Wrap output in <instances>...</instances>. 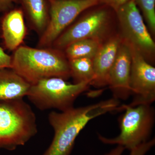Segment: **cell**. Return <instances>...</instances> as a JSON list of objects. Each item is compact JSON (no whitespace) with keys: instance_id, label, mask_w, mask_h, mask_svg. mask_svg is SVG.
<instances>
[{"instance_id":"cell-1","label":"cell","mask_w":155,"mask_h":155,"mask_svg":"<svg viewBox=\"0 0 155 155\" xmlns=\"http://www.w3.org/2000/svg\"><path fill=\"white\" fill-rule=\"evenodd\" d=\"M119 106V100L113 98L63 112L52 111L48 119L54 130V138L43 155H70L75 139L88 122L108 112L118 111Z\"/></svg>"},{"instance_id":"cell-2","label":"cell","mask_w":155,"mask_h":155,"mask_svg":"<svg viewBox=\"0 0 155 155\" xmlns=\"http://www.w3.org/2000/svg\"><path fill=\"white\" fill-rule=\"evenodd\" d=\"M12 56V68L30 84L51 77L67 80L71 77L69 61L64 51L51 47L21 45Z\"/></svg>"},{"instance_id":"cell-3","label":"cell","mask_w":155,"mask_h":155,"mask_svg":"<svg viewBox=\"0 0 155 155\" xmlns=\"http://www.w3.org/2000/svg\"><path fill=\"white\" fill-rule=\"evenodd\" d=\"M36 116L22 99L0 101V149L24 145L38 132Z\"/></svg>"},{"instance_id":"cell-4","label":"cell","mask_w":155,"mask_h":155,"mask_svg":"<svg viewBox=\"0 0 155 155\" xmlns=\"http://www.w3.org/2000/svg\"><path fill=\"white\" fill-rule=\"evenodd\" d=\"M80 16L77 21L62 32L51 47L63 51L78 41L87 39L103 43L113 35L110 34L116 14L109 6L99 4L87 9Z\"/></svg>"},{"instance_id":"cell-5","label":"cell","mask_w":155,"mask_h":155,"mask_svg":"<svg viewBox=\"0 0 155 155\" xmlns=\"http://www.w3.org/2000/svg\"><path fill=\"white\" fill-rule=\"evenodd\" d=\"M90 85L87 81L71 83L61 78H48L31 84L26 97L41 110L57 109L63 112L73 107L78 97Z\"/></svg>"},{"instance_id":"cell-6","label":"cell","mask_w":155,"mask_h":155,"mask_svg":"<svg viewBox=\"0 0 155 155\" xmlns=\"http://www.w3.org/2000/svg\"><path fill=\"white\" fill-rule=\"evenodd\" d=\"M120 110L125 112L119 119V135L110 138L98 134V138L105 144H117L130 150L147 141L154 124V109L151 105L123 104L119 106Z\"/></svg>"},{"instance_id":"cell-7","label":"cell","mask_w":155,"mask_h":155,"mask_svg":"<svg viewBox=\"0 0 155 155\" xmlns=\"http://www.w3.org/2000/svg\"><path fill=\"white\" fill-rule=\"evenodd\" d=\"M116 12L121 38L137 50L147 62L153 61L155 44L134 0H129Z\"/></svg>"},{"instance_id":"cell-8","label":"cell","mask_w":155,"mask_h":155,"mask_svg":"<svg viewBox=\"0 0 155 155\" xmlns=\"http://www.w3.org/2000/svg\"><path fill=\"white\" fill-rule=\"evenodd\" d=\"M49 18L46 28L40 36L38 47L52 46L63 31L87 9L101 4L100 0H47Z\"/></svg>"},{"instance_id":"cell-9","label":"cell","mask_w":155,"mask_h":155,"mask_svg":"<svg viewBox=\"0 0 155 155\" xmlns=\"http://www.w3.org/2000/svg\"><path fill=\"white\" fill-rule=\"evenodd\" d=\"M127 45L131 53L130 87L131 95L133 96L132 101L128 105L131 107L151 105L155 100V67L135 48Z\"/></svg>"},{"instance_id":"cell-10","label":"cell","mask_w":155,"mask_h":155,"mask_svg":"<svg viewBox=\"0 0 155 155\" xmlns=\"http://www.w3.org/2000/svg\"><path fill=\"white\" fill-rule=\"evenodd\" d=\"M131 62L130 48L122 39L110 72L108 82V85L114 99L126 100L131 95L130 87Z\"/></svg>"},{"instance_id":"cell-11","label":"cell","mask_w":155,"mask_h":155,"mask_svg":"<svg viewBox=\"0 0 155 155\" xmlns=\"http://www.w3.org/2000/svg\"><path fill=\"white\" fill-rule=\"evenodd\" d=\"M122 42L119 34L110 37L101 45L93 59L94 77L91 85L101 88L108 85L109 75Z\"/></svg>"},{"instance_id":"cell-12","label":"cell","mask_w":155,"mask_h":155,"mask_svg":"<svg viewBox=\"0 0 155 155\" xmlns=\"http://www.w3.org/2000/svg\"><path fill=\"white\" fill-rule=\"evenodd\" d=\"M2 36L7 49L14 51L22 45L26 34L24 14L22 10L9 11L2 22Z\"/></svg>"},{"instance_id":"cell-13","label":"cell","mask_w":155,"mask_h":155,"mask_svg":"<svg viewBox=\"0 0 155 155\" xmlns=\"http://www.w3.org/2000/svg\"><path fill=\"white\" fill-rule=\"evenodd\" d=\"M30 85L11 68L0 69V101L23 99Z\"/></svg>"},{"instance_id":"cell-14","label":"cell","mask_w":155,"mask_h":155,"mask_svg":"<svg viewBox=\"0 0 155 155\" xmlns=\"http://www.w3.org/2000/svg\"><path fill=\"white\" fill-rule=\"evenodd\" d=\"M27 14L32 28L41 35L48 22L49 18L45 0H20Z\"/></svg>"},{"instance_id":"cell-15","label":"cell","mask_w":155,"mask_h":155,"mask_svg":"<svg viewBox=\"0 0 155 155\" xmlns=\"http://www.w3.org/2000/svg\"><path fill=\"white\" fill-rule=\"evenodd\" d=\"M102 44L94 40H81L69 45L63 51L68 60L81 58L93 59Z\"/></svg>"},{"instance_id":"cell-16","label":"cell","mask_w":155,"mask_h":155,"mask_svg":"<svg viewBox=\"0 0 155 155\" xmlns=\"http://www.w3.org/2000/svg\"><path fill=\"white\" fill-rule=\"evenodd\" d=\"M71 77L74 83L90 82L91 84L94 77L93 59L77 58L68 60Z\"/></svg>"},{"instance_id":"cell-17","label":"cell","mask_w":155,"mask_h":155,"mask_svg":"<svg viewBox=\"0 0 155 155\" xmlns=\"http://www.w3.org/2000/svg\"><path fill=\"white\" fill-rule=\"evenodd\" d=\"M141 10L151 33H155V0H134Z\"/></svg>"},{"instance_id":"cell-18","label":"cell","mask_w":155,"mask_h":155,"mask_svg":"<svg viewBox=\"0 0 155 155\" xmlns=\"http://www.w3.org/2000/svg\"><path fill=\"white\" fill-rule=\"evenodd\" d=\"M155 144V138L143 143L130 150V155H145Z\"/></svg>"},{"instance_id":"cell-19","label":"cell","mask_w":155,"mask_h":155,"mask_svg":"<svg viewBox=\"0 0 155 155\" xmlns=\"http://www.w3.org/2000/svg\"><path fill=\"white\" fill-rule=\"evenodd\" d=\"M12 56L5 52L2 48L0 47V69L12 68Z\"/></svg>"},{"instance_id":"cell-20","label":"cell","mask_w":155,"mask_h":155,"mask_svg":"<svg viewBox=\"0 0 155 155\" xmlns=\"http://www.w3.org/2000/svg\"><path fill=\"white\" fill-rule=\"evenodd\" d=\"M128 1L129 0H100V2L101 4L107 5L116 11Z\"/></svg>"},{"instance_id":"cell-21","label":"cell","mask_w":155,"mask_h":155,"mask_svg":"<svg viewBox=\"0 0 155 155\" xmlns=\"http://www.w3.org/2000/svg\"><path fill=\"white\" fill-rule=\"evenodd\" d=\"M20 0H0V12H5L10 9L14 3Z\"/></svg>"},{"instance_id":"cell-22","label":"cell","mask_w":155,"mask_h":155,"mask_svg":"<svg viewBox=\"0 0 155 155\" xmlns=\"http://www.w3.org/2000/svg\"><path fill=\"white\" fill-rule=\"evenodd\" d=\"M125 150V149L124 147L117 145L116 147L104 155H122Z\"/></svg>"}]
</instances>
